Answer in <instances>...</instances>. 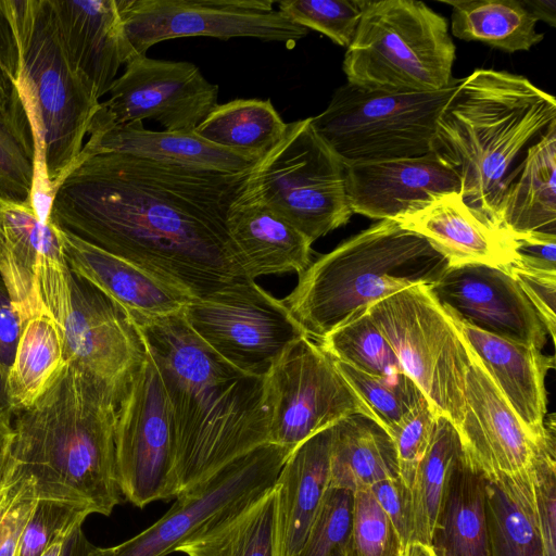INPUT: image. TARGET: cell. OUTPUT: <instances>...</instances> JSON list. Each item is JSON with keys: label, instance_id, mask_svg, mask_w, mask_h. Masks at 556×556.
Masks as SVG:
<instances>
[{"label": "cell", "instance_id": "cell-1", "mask_svg": "<svg viewBox=\"0 0 556 556\" xmlns=\"http://www.w3.org/2000/svg\"><path fill=\"white\" fill-rule=\"evenodd\" d=\"M249 170L93 154L79 159L62 181L50 217L190 299H201L251 281L227 229Z\"/></svg>", "mask_w": 556, "mask_h": 556}, {"label": "cell", "instance_id": "cell-2", "mask_svg": "<svg viewBox=\"0 0 556 556\" xmlns=\"http://www.w3.org/2000/svg\"><path fill=\"white\" fill-rule=\"evenodd\" d=\"M130 317L160 374L170 409L178 494L268 443L264 378L222 358L189 328L181 313Z\"/></svg>", "mask_w": 556, "mask_h": 556}, {"label": "cell", "instance_id": "cell-3", "mask_svg": "<svg viewBox=\"0 0 556 556\" xmlns=\"http://www.w3.org/2000/svg\"><path fill=\"white\" fill-rule=\"evenodd\" d=\"M119 397L66 362L49 389L14 414L13 479L31 482L37 500L111 515L121 502L114 441Z\"/></svg>", "mask_w": 556, "mask_h": 556}, {"label": "cell", "instance_id": "cell-4", "mask_svg": "<svg viewBox=\"0 0 556 556\" xmlns=\"http://www.w3.org/2000/svg\"><path fill=\"white\" fill-rule=\"evenodd\" d=\"M0 66L31 127L29 202L49 223L54 194L77 163L100 101L67 60L50 0H0Z\"/></svg>", "mask_w": 556, "mask_h": 556}, {"label": "cell", "instance_id": "cell-5", "mask_svg": "<svg viewBox=\"0 0 556 556\" xmlns=\"http://www.w3.org/2000/svg\"><path fill=\"white\" fill-rule=\"evenodd\" d=\"M555 121V98L527 77L476 70L460 79L442 110L432 153L457 174L464 201L501 229L509 168Z\"/></svg>", "mask_w": 556, "mask_h": 556}, {"label": "cell", "instance_id": "cell-6", "mask_svg": "<svg viewBox=\"0 0 556 556\" xmlns=\"http://www.w3.org/2000/svg\"><path fill=\"white\" fill-rule=\"evenodd\" d=\"M447 268L427 239L382 219L311 263L281 301L318 342L376 302L414 285H433Z\"/></svg>", "mask_w": 556, "mask_h": 556}, {"label": "cell", "instance_id": "cell-7", "mask_svg": "<svg viewBox=\"0 0 556 556\" xmlns=\"http://www.w3.org/2000/svg\"><path fill=\"white\" fill-rule=\"evenodd\" d=\"M455 46L446 20L421 1H366L343 72L354 86L387 92L448 87Z\"/></svg>", "mask_w": 556, "mask_h": 556}, {"label": "cell", "instance_id": "cell-8", "mask_svg": "<svg viewBox=\"0 0 556 556\" xmlns=\"http://www.w3.org/2000/svg\"><path fill=\"white\" fill-rule=\"evenodd\" d=\"M460 79L429 92H387L346 83L312 126L346 167L432 152L440 114Z\"/></svg>", "mask_w": 556, "mask_h": 556}, {"label": "cell", "instance_id": "cell-9", "mask_svg": "<svg viewBox=\"0 0 556 556\" xmlns=\"http://www.w3.org/2000/svg\"><path fill=\"white\" fill-rule=\"evenodd\" d=\"M242 194L281 215L313 242L353 214L345 166L311 117L287 124L276 146L250 168Z\"/></svg>", "mask_w": 556, "mask_h": 556}, {"label": "cell", "instance_id": "cell-10", "mask_svg": "<svg viewBox=\"0 0 556 556\" xmlns=\"http://www.w3.org/2000/svg\"><path fill=\"white\" fill-rule=\"evenodd\" d=\"M367 313L432 410L458 431L465 413L469 349L430 285L403 289L370 305Z\"/></svg>", "mask_w": 556, "mask_h": 556}, {"label": "cell", "instance_id": "cell-11", "mask_svg": "<svg viewBox=\"0 0 556 556\" xmlns=\"http://www.w3.org/2000/svg\"><path fill=\"white\" fill-rule=\"evenodd\" d=\"M39 296L45 314L61 330L65 362L122 394L146 357L129 313L74 275L67 263L41 270Z\"/></svg>", "mask_w": 556, "mask_h": 556}, {"label": "cell", "instance_id": "cell-12", "mask_svg": "<svg viewBox=\"0 0 556 556\" xmlns=\"http://www.w3.org/2000/svg\"><path fill=\"white\" fill-rule=\"evenodd\" d=\"M264 405L268 443L290 451L350 415L376 420L334 359L307 336L292 343L264 377Z\"/></svg>", "mask_w": 556, "mask_h": 556}, {"label": "cell", "instance_id": "cell-13", "mask_svg": "<svg viewBox=\"0 0 556 556\" xmlns=\"http://www.w3.org/2000/svg\"><path fill=\"white\" fill-rule=\"evenodd\" d=\"M181 314L222 358L262 378L292 343L306 336L282 301L252 280L190 300Z\"/></svg>", "mask_w": 556, "mask_h": 556}, {"label": "cell", "instance_id": "cell-14", "mask_svg": "<svg viewBox=\"0 0 556 556\" xmlns=\"http://www.w3.org/2000/svg\"><path fill=\"white\" fill-rule=\"evenodd\" d=\"M114 441L117 482L128 502L143 508L178 495L170 409L147 350L118 400Z\"/></svg>", "mask_w": 556, "mask_h": 556}, {"label": "cell", "instance_id": "cell-15", "mask_svg": "<svg viewBox=\"0 0 556 556\" xmlns=\"http://www.w3.org/2000/svg\"><path fill=\"white\" fill-rule=\"evenodd\" d=\"M134 56L181 37H251L292 48L308 29L275 9L273 0H116Z\"/></svg>", "mask_w": 556, "mask_h": 556}, {"label": "cell", "instance_id": "cell-16", "mask_svg": "<svg viewBox=\"0 0 556 556\" xmlns=\"http://www.w3.org/2000/svg\"><path fill=\"white\" fill-rule=\"evenodd\" d=\"M291 452L273 443L256 447L205 482L178 494L151 527L118 545L93 546L89 556H166L176 552L206 523L274 486Z\"/></svg>", "mask_w": 556, "mask_h": 556}, {"label": "cell", "instance_id": "cell-17", "mask_svg": "<svg viewBox=\"0 0 556 556\" xmlns=\"http://www.w3.org/2000/svg\"><path fill=\"white\" fill-rule=\"evenodd\" d=\"M94 114L111 124L150 118L167 131L193 132L217 106L218 86L189 62L136 55Z\"/></svg>", "mask_w": 556, "mask_h": 556}, {"label": "cell", "instance_id": "cell-18", "mask_svg": "<svg viewBox=\"0 0 556 556\" xmlns=\"http://www.w3.org/2000/svg\"><path fill=\"white\" fill-rule=\"evenodd\" d=\"M468 349L465 413L458 430L464 457L488 480L531 475L538 457L555 448V415L544 419V439L532 435Z\"/></svg>", "mask_w": 556, "mask_h": 556}, {"label": "cell", "instance_id": "cell-19", "mask_svg": "<svg viewBox=\"0 0 556 556\" xmlns=\"http://www.w3.org/2000/svg\"><path fill=\"white\" fill-rule=\"evenodd\" d=\"M430 288L445 309L479 330L539 350L546 343L542 320L505 269L482 264L448 267Z\"/></svg>", "mask_w": 556, "mask_h": 556}, {"label": "cell", "instance_id": "cell-20", "mask_svg": "<svg viewBox=\"0 0 556 556\" xmlns=\"http://www.w3.org/2000/svg\"><path fill=\"white\" fill-rule=\"evenodd\" d=\"M393 220L427 239L448 267L482 264L506 270L514 258L513 237L472 210L459 192L431 194Z\"/></svg>", "mask_w": 556, "mask_h": 556}, {"label": "cell", "instance_id": "cell-21", "mask_svg": "<svg viewBox=\"0 0 556 556\" xmlns=\"http://www.w3.org/2000/svg\"><path fill=\"white\" fill-rule=\"evenodd\" d=\"M345 192L352 213L378 220L394 219L431 194L460 192V180L431 152L349 165Z\"/></svg>", "mask_w": 556, "mask_h": 556}, {"label": "cell", "instance_id": "cell-22", "mask_svg": "<svg viewBox=\"0 0 556 556\" xmlns=\"http://www.w3.org/2000/svg\"><path fill=\"white\" fill-rule=\"evenodd\" d=\"M62 47L97 100L109 93L134 54L116 0H50Z\"/></svg>", "mask_w": 556, "mask_h": 556}, {"label": "cell", "instance_id": "cell-23", "mask_svg": "<svg viewBox=\"0 0 556 556\" xmlns=\"http://www.w3.org/2000/svg\"><path fill=\"white\" fill-rule=\"evenodd\" d=\"M65 262L61 228L52 220L42 223L29 201L0 195V276L23 325L45 314L41 270Z\"/></svg>", "mask_w": 556, "mask_h": 556}, {"label": "cell", "instance_id": "cell-24", "mask_svg": "<svg viewBox=\"0 0 556 556\" xmlns=\"http://www.w3.org/2000/svg\"><path fill=\"white\" fill-rule=\"evenodd\" d=\"M462 337L517 417L538 439L546 437L545 377L555 358L541 350L479 330L452 315Z\"/></svg>", "mask_w": 556, "mask_h": 556}, {"label": "cell", "instance_id": "cell-25", "mask_svg": "<svg viewBox=\"0 0 556 556\" xmlns=\"http://www.w3.org/2000/svg\"><path fill=\"white\" fill-rule=\"evenodd\" d=\"M71 271L86 280L130 315L162 317L181 313L192 300L141 267L61 228Z\"/></svg>", "mask_w": 556, "mask_h": 556}, {"label": "cell", "instance_id": "cell-26", "mask_svg": "<svg viewBox=\"0 0 556 556\" xmlns=\"http://www.w3.org/2000/svg\"><path fill=\"white\" fill-rule=\"evenodd\" d=\"M88 136L78 160L99 153H121L166 164L225 173H242L255 163L216 147L194 132L149 130L143 127L142 122L116 125L94 115Z\"/></svg>", "mask_w": 556, "mask_h": 556}, {"label": "cell", "instance_id": "cell-27", "mask_svg": "<svg viewBox=\"0 0 556 556\" xmlns=\"http://www.w3.org/2000/svg\"><path fill=\"white\" fill-rule=\"evenodd\" d=\"M227 229L250 280L290 271L300 275L312 263L313 241L281 215L242 192L230 207Z\"/></svg>", "mask_w": 556, "mask_h": 556}, {"label": "cell", "instance_id": "cell-28", "mask_svg": "<svg viewBox=\"0 0 556 556\" xmlns=\"http://www.w3.org/2000/svg\"><path fill=\"white\" fill-rule=\"evenodd\" d=\"M176 552L187 556H285L278 488L274 484L243 506L210 521Z\"/></svg>", "mask_w": 556, "mask_h": 556}, {"label": "cell", "instance_id": "cell-29", "mask_svg": "<svg viewBox=\"0 0 556 556\" xmlns=\"http://www.w3.org/2000/svg\"><path fill=\"white\" fill-rule=\"evenodd\" d=\"M498 224L509 235H556V121L509 174Z\"/></svg>", "mask_w": 556, "mask_h": 556}, {"label": "cell", "instance_id": "cell-30", "mask_svg": "<svg viewBox=\"0 0 556 556\" xmlns=\"http://www.w3.org/2000/svg\"><path fill=\"white\" fill-rule=\"evenodd\" d=\"M331 427L296 446L275 482L279 491L285 556H294L301 549L330 488Z\"/></svg>", "mask_w": 556, "mask_h": 556}, {"label": "cell", "instance_id": "cell-31", "mask_svg": "<svg viewBox=\"0 0 556 556\" xmlns=\"http://www.w3.org/2000/svg\"><path fill=\"white\" fill-rule=\"evenodd\" d=\"M330 488L351 492L400 478L394 442L375 419L353 414L331 427Z\"/></svg>", "mask_w": 556, "mask_h": 556}, {"label": "cell", "instance_id": "cell-32", "mask_svg": "<svg viewBox=\"0 0 556 556\" xmlns=\"http://www.w3.org/2000/svg\"><path fill=\"white\" fill-rule=\"evenodd\" d=\"M485 482L463 453L450 472L431 541L438 556H491Z\"/></svg>", "mask_w": 556, "mask_h": 556}, {"label": "cell", "instance_id": "cell-33", "mask_svg": "<svg viewBox=\"0 0 556 556\" xmlns=\"http://www.w3.org/2000/svg\"><path fill=\"white\" fill-rule=\"evenodd\" d=\"M286 127L269 99H236L217 104L193 132L216 147L256 162L276 146Z\"/></svg>", "mask_w": 556, "mask_h": 556}, {"label": "cell", "instance_id": "cell-34", "mask_svg": "<svg viewBox=\"0 0 556 556\" xmlns=\"http://www.w3.org/2000/svg\"><path fill=\"white\" fill-rule=\"evenodd\" d=\"M533 472L485 482L491 556H545L533 507Z\"/></svg>", "mask_w": 556, "mask_h": 556}, {"label": "cell", "instance_id": "cell-35", "mask_svg": "<svg viewBox=\"0 0 556 556\" xmlns=\"http://www.w3.org/2000/svg\"><path fill=\"white\" fill-rule=\"evenodd\" d=\"M63 338L47 314L28 319L22 327L7 391L15 413L30 407L52 384L65 364Z\"/></svg>", "mask_w": 556, "mask_h": 556}, {"label": "cell", "instance_id": "cell-36", "mask_svg": "<svg viewBox=\"0 0 556 556\" xmlns=\"http://www.w3.org/2000/svg\"><path fill=\"white\" fill-rule=\"evenodd\" d=\"M452 7V34L508 53L528 51L544 36L518 0H443Z\"/></svg>", "mask_w": 556, "mask_h": 556}, {"label": "cell", "instance_id": "cell-37", "mask_svg": "<svg viewBox=\"0 0 556 556\" xmlns=\"http://www.w3.org/2000/svg\"><path fill=\"white\" fill-rule=\"evenodd\" d=\"M463 454L459 433L445 417L437 415L428 447L417 467L412 486L410 542L431 545L450 472Z\"/></svg>", "mask_w": 556, "mask_h": 556}, {"label": "cell", "instance_id": "cell-38", "mask_svg": "<svg viewBox=\"0 0 556 556\" xmlns=\"http://www.w3.org/2000/svg\"><path fill=\"white\" fill-rule=\"evenodd\" d=\"M336 361L374 376L405 374L394 350L366 312L318 341Z\"/></svg>", "mask_w": 556, "mask_h": 556}, {"label": "cell", "instance_id": "cell-39", "mask_svg": "<svg viewBox=\"0 0 556 556\" xmlns=\"http://www.w3.org/2000/svg\"><path fill=\"white\" fill-rule=\"evenodd\" d=\"M334 362L372 412L376 420L388 432L426 399L406 374L380 377L359 371L342 362Z\"/></svg>", "mask_w": 556, "mask_h": 556}, {"label": "cell", "instance_id": "cell-40", "mask_svg": "<svg viewBox=\"0 0 556 556\" xmlns=\"http://www.w3.org/2000/svg\"><path fill=\"white\" fill-rule=\"evenodd\" d=\"M34 156V138L27 114L0 108V195L29 201Z\"/></svg>", "mask_w": 556, "mask_h": 556}, {"label": "cell", "instance_id": "cell-41", "mask_svg": "<svg viewBox=\"0 0 556 556\" xmlns=\"http://www.w3.org/2000/svg\"><path fill=\"white\" fill-rule=\"evenodd\" d=\"M367 0H281L278 10L295 24L321 33L334 43L351 45Z\"/></svg>", "mask_w": 556, "mask_h": 556}, {"label": "cell", "instance_id": "cell-42", "mask_svg": "<svg viewBox=\"0 0 556 556\" xmlns=\"http://www.w3.org/2000/svg\"><path fill=\"white\" fill-rule=\"evenodd\" d=\"M352 511L353 492L329 488L294 556H346Z\"/></svg>", "mask_w": 556, "mask_h": 556}, {"label": "cell", "instance_id": "cell-43", "mask_svg": "<svg viewBox=\"0 0 556 556\" xmlns=\"http://www.w3.org/2000/svg\"><path fill=\"white\" fill-rule=\"evenodd\" d=\"M399 536L369 490L353 492L346 556H402Z\"/></svg>", "mask_w": 556, "mask_h": 556}, {"label": "cell", "instance_id": "cell-44", "mask_svg": "<svg viewBox=\"0 0 556 556\" xmlns=\"http://www.w3.org/2000/svg\"><path fill=\"white\" fill-rule=\"evenodd\" d=\"M91 511L80 505L37 500L23 530L16 556H41L58 539L83 525Z\"/></svg>", "mask_w": 556, "mask_h": 556}, {"label": "cell", "instance_id": "cell-45", "mask_svg": "<svg viewBox=\"0 0 556 556\" xmlns=\"http://www.w3.org/2000/svg\"><path fill=\"white\" fill-rule=\"evenodd\" d=\"M435 416L425 399L388 432L394 442L400 479L408 489L430 442Z\"/></svg>", "mask_w": 556, "mask_h": 556}, {"label": "cell", "instance_id": "cell-46", "mask_svg": "<svg viewBox=\"0 0 556 556\" xmlns=\"http://www.w3.org/2000/svg\"><path fill=\"white\" fill-rule=\"evenodd\" d=\"M533 507L545 556H556L555 448L545 450L533 467Z\"/></svg>", "mask_w": 556, "mask_h": 556}, {"label": "cell", "instance_id": "cell-47", "mask_svg": "<svg viewBox=\"0 0 556 556\" xmlns=\"http://www.w3.org/2000/svg\"><path fill=\"white\" fill-rule=\"evenodd\" d=\"M368 490L388 516L404 549L412 535L409 489L400 478H395L379 481Z\"/></svg>", "mask_w": 556, "mask_h": 556}, {"label": "cell", "instance_id": "cell-48", "mask_svg": "<svg viewBox=\"0 0 556 556\" xmlns=\"http://www.w3.org/2000/svg\"><path fill=\"white\" fill-rule=\"evenodd\" d=\"M506 270L517 280L542 320L547 334L555 342L556 274H541L514 267H508Z\"/></svg>", "mask_w": 556, "mask_h": 556}, {"label": "cell", "instance_id": "cell-49", "mask_svg": "<svg viewBox=\"0 0 556 556\" xmlns=\"http://www.w3.org/2000/svg\"><path fill=\"white\" fill-rule=\"evenodd\" d=\"M510 236L514 241V258L508 267L556 274V235L531 232Z\"/></svg>", "mask_w": 556, "mask_h": 556}, {"label": "cell", "instance_id": "cell-50", "mask_svg": "<svg viewBox=\"0 0 556 556\" xmlns=\"http://www.w3.org/2000/svg\"><path fill=\"white\" fill-rule=\"evenodd\" d=\"M37 498L31 482L27 484L0 522V556H16L23 530Z\"/></svg>", "mask_w": 556, "mask_h": 556}, {"label": "cell", "instance_id": "cell-51", "mask_svg": "<svg viewBox=\"0 0 556 556\" xmlns=\"http://www.w3.org/2000/svg\"><path fill=\"white\" fill-rule=\"evenodd\" d=\"M22 320L0 276V369L7 377L22 331Z\"/></svg>", "mask_w": 556, "mask_h": 556}, {"label": "cell", "instance_id": "cell-52", "mask_svg": "<svg viewBox=\"0 0 556 556\" xmlns=\"http://www.w3.org/2000/svg\"><path fill=\"white\" fill-rule=\"evenodd\" d=\"M13 430H0V489L14 481L12 460Z\"/></svg>", "mask_w": 556, "mask_h": 556}, {"label": "cell", "instance_id": "cell-53", "mask_svg": "<svg viewBox=\"0 0 556 556\" xmlns=\"http://www.w3.org/2000/svg\"><path fill=\"white\" fill-rule=\"evenodd\" d=\"M92 547L79 525L65 538L60 556H89Z\"/></svg>", "mask_w": 556, "mask_h": 556}, {"label": "cell", "instance_id": "cell-54", "mask_svg": "<svg viewBox=\"0 0 556 556\" xmlns=\"http://www.w3.org/2000/svg\"><path fill=\"white\" fill-rule=\"evenodd\" d=\"M521 3L536 21H543L551 27L556 26L555 0H521Z\"/></svg>", "mask_w": 556, "mask_h": 556}, {"label": "cell", "instance_id": "cell-55", "mask_svg": "<svg viewBox=\"0 0 556 556\" xmlns=\"http://www.w3.org/2000/svg\"><path fill=\"white\" fill-rule=\"evenodd\" d=\"M0 108L14 112L26 113L23 103L11 80L0 66Z\"/></svg>", "mask_w": 556, "mask_h": 556}, {"label": "cell", "instance_id": "cell-56", "mask_svg": "<svg viewBox=\"0 0 556 556\" xmlns=\"http://www.w3.org/2000/svg\"><path fill=\"white\" fill-rule=\"evenodd\" d=\"M13 417L14 412L7 391V377L0 369V430L12 431Z\"/></svg>", "mask_w": 556, "mask_h": 556}, {"label": "cell", "instance_id": "cell-57", "mask_svg": "<svg viewBox=\"0 0 556 556\" xmlns=\"http://www.w3.org/2000/svg\"><path fill=\"white\" fill-rule=\"evenodd\" d=\"M26 484L27 480L15 479L7 486L0 489V522L5 516L9 508L20 496Z\"/></svg>", "mask_w": 556, "mask_h": 556}, {"label": "cell", "instance_id": "cell-58", "mask_svg": "<svg viewBox=\"0 0 556 556\" xmlns=\"http://www.w3.org/2000/svg\"><path fill=\"white\" fill-rule=\"evenodd\" d=\"M402 556H438V554L431 545L413 541L405 546Z\"/></svg>", "mask_w": 556, "mask_h": 556}, {"label": "cell", "instance_id": "cell-59", "mask_svg": "<svg viewBox=\"0 0 556 556\" xmlns=\"http://www.w3.org/2000/svg\"><path fill=\"white\" fill-rule=\"evenodd\" d=\"M67 535L58 539L41 556H60L64 540Z\"/></svg>", "mask_w": 556, "mask_h": 556}]
</instances>
